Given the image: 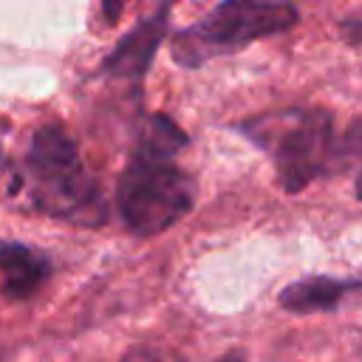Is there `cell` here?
I'll return each mask as SVG.
<instances>
[{"mask_svg":"<svg viewBox=\"0 0 362 362\" xmlns=\"http://www.w3.org/2000/svg\"><path fill=\"white\" fill-rule=\"evenodd\" d=\"M255 144L274 158L277 181L286 192L305 189L314 178L339 164V141L334 136V116L322 107L283 110L252 119L240 127Z\"/></svg>","mask_w":362,"mask_h":362,"instance_id":"cell-3","label":"cell"},{"mask_svg":"<svg viewBox=\"0 0 362 362\" xmlns=\"http://www.w3.org/2000/svg\"><path fill=\"white\" fill-rule=\"evenodd\" d=\"M218 362H246V359H243L240 354H226V356H221Z\"/></svg>","mask_w":362,"mask_h":362,"instance_id":"cell-12","label":"cell"},{"mask_svg":"<svg viewBox=\"0 0 362 362\" xmlns=\"http://www.w3.org/2000/svg\"><path fill=\"white\" fill-rule=\"evenodd\" d=\"M339 34L354 48H362V8H354L351 14H345L339 20Z\"/></svg>","mask_w":362,"mask_h":362,"instance_id":"cell-9","label":"cell"},{"mask_svg":"<svg viewBox=\"0 0 362 362\" xmlns=\"http://www.w3.org/2000/svg\"><path fill=\"white\" fill-rule=\"evenodd\" d=\"M124 362H184V359H178V356H173V354H167V351H153V348H139V351H133Z\"/></svg>","mask_w":362,"mask_h":362,"instance_id":"cell-10","label":"cell"},{"mask_svg":"<svg viewBox=\"0 0 362 362\" xmlns=\"http://www.w3.org/2000/svg\"><path fill=\"white\" fill-rule=\"evenodd\" d=\"M339 167H356V198H362V119H356L339 141Z\"/></svg>","mask_w":362,"mask_h":362,"instance_id":"cell-8","label":"cell"},{"mask_svg":"<svg viewBox=\"0 0 362 362\" xmlns=\"http://www.w3.org/2000/svg\"><path fill=\"white\" fill-rule=\"evenodd\" d=\"M359 288V280H339V277H303L280 291V305L294 314H311V311H328L334 308L348 291Z\"/></svg>","mask_w":362,"mask_h":362,"instance_id":"cell-7","label":"cell"},{"mask_svg":"<svg viewBox=\"0 0 362 362\" xmlns=\"http://www.w3.org/2000/svg\"><path fill=\"white\" fill-rule=\"evenodd\" d=\"M25 175L31 201L51 218L99 226L107 218V204L96 178L85 170L74 139L59 124H42L25 153Z\"/></svg>","mask_w":362,"mask_h":362,"instance_id":"cell-2","label":"cell"},{"mask_svg":"<svg viewBox=\"0 0 362 362\" xmlns=\"http://www.w3.org/2000/svg\"><path fill=\"white\" fill-rule=\"evenodd\" d=\"M184 144L187 136L164 113L150 116L141 127L139 144L130 153L116 187L119 215L133 235H158L189 212L195 187L192 178L173 161Z\"/></svg>","mask_w":362,"mask_h":362,"instance_id":"cell-1","label":"cell"},{"mask_svg":"<svg viewBox=\"0 0 362 362\" xmlns=\"http://www.w3.org/2000/svg\"><path fill=\"white\" fill-rule=\"evenodd\" d=\"M124 0H102V11H105V20L107 23H116L119 20V11H122Z\"/></svg>","mask_w":362,"mask_h":362,"instance_id":"cell-11","label":"cell"},{"mask_svg":"<svg viewBox=\"0 0 362 362\" xmlns=\"http://www.w3.org/2000/svg\"><path fill=\"white\" fill-rule=\"evenodd\" d=\"M170 3H161L147 20H141L139 25H133L119 42L116 48L107 54V59L102 62V74L113 76V79H127V82H139L153 57H156V48L161 45L164 34H167V17H170Z\"/></svg>","mask_w":362,"mask_h":362,"instance_id":"cell-5","label":"cell"},{"mask_svg":"<svg viewBox=\"0 0 362 362\" xmlns=\"http://www.w3.org/2000/svg\"><path fill=\"white\" fill-rule=\"evenodd\" d=\"M0 274H3V294L8 300H28L51 274V263L31 246L0 240Z\"/></svg>","mask_w":362,"mask_h":362,"instance_id":"cell-6","label":"cell"},{"mask_svg":"<svg viewBox=\"0 0 362 362\" xmlns=\"http://www.w3.org/2000/svg\"><path fill=\"white\" fill-rule=\"evenodd\" d=\"M297 20L291 0H221L204 20L173 37V59L184 68H198L255 40L280 34L297 25Z\"/></svg>","mask_w":362,"mask_h":362,"instance_id":"cell-4","label":"cell"}]
</instances>
